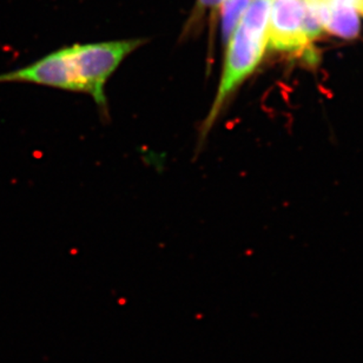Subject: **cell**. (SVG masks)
Segmentation results:
<instances>
[{
  "instance_id": "6da1fadb",
  "label": "cell",
  "mask_w": 363,
  "mask_h": 363,
  "mask_svg": "<svg viewBox=\"0 0 363 363\" xmlns=\"http://www.w3.org/2000/svg\"><path fill=\"white\" fill-rule=\"evenodd\" d=\"M270 5L272 0H252L228 40L217 94L201 126V142L206 140L233 94L262 62L269 37Z\"/></svg>"
},
{
  "instance_id": "7a4b0ae2",
  "label": "cell",
  "mask_w": 363,
  "mask_h": 363,
  "mask_svg": "<svg viewBox=\"0 0 363 363\" xmlns=\"http://www.w3.org/2000/svg\"><path fill=\"white\" fill-rule=\"evenodd\" d=\"M143 43L142 39H129L70 46L81 81L82 92L92 97L98 108L105 115H108L105 86L108 78L123 60Z\"/></svg>"
},
{
  "instance_id": "3957f363",
  "label": "cell",
  "mask_w": 363,
  "mask_h": 363,
  "mask_svg": "<svg viewBox=\"0 0 363 363\" xmlns=\"http://www.w3.org/2000/svg\"><path fill=\"white\" fill-rule=\"evenodd\" d=\"M307 0H272L268 44L282 52L306 56L311 52L306 32Z\"/></svg>"
},
{
  "instance_id": "277c9868",
  "label": "cell",
  "mask_w": 363,
  "mask_h": 363,
  "mask_svg": "<svg viewBox=\"0 0 363 363\" xmlns=\"http://www.w3.org/2000/svg\"><path fill=\"white\" fill-rule=\"evenodd\" d=\"M325 30L340 38H357L360 32V19L354 0H334L330 4Z\"/></svg>"
},
{
  "instance_id": "5b68a950",
  "label": "cell",
  "mask_w": 363,
  "mask_h": 363,
  "mask_svg": "<svg viewBox=\"0 0 363 363\" xmlns=\"http://www.w3.org/2000/svg\"><path fill=\"white\" fill-rule=\"evenodd\" d=\"M252 0H225L222 4V37L227 43Z\"/></svg>"
},
{
  "instance_id": "8992f818",
  "label": "cell",
  "mask_w": 363,
  "mask_h": 363,
  "mask_svg": "<svg viewBox=\"0 0 363 363\" xmlns=\"http://www.w3.org/2000/svg\"><path fill=\"white\" fill-rule=\"evenodd\" d=\"M224 1L225 0H197L195 9L192 11L191 18L189 21V26L191 28L192 25L199 24L206 12L215 13Z\"/></svg>"
},
{
  "instance_id": "52a82bcc",
  "label": "cell",
  "mask_w": 363,
  "mask_h": 363,
  "mask_svg": "<svg viewBox=\"0 0 363 363\" xmlns=\"http://www.w3.org/2000/svg\"><path fill=\"white\" fill-rule=\"evenodd\" d=\"M354 5L357 12H360L363 16V0H354Z\"/></svg>"
},
{
  "instance_id": "ba28073f",
  "label": "cell",
  "mask_w": 363,
  "mask_h": 363,
  "mask_svg": "<svg viewBox=\"0 0 363 363\" xmlns=\"http://www.w3.org/2000/svg\"><path fill=\"white\" fill-rule=\"evenodd\" d=\"M308 3L313 4H329L333 3L334 0H307Z\"/></svg>"
}]
</instances>
